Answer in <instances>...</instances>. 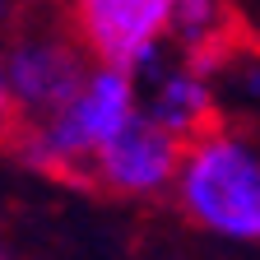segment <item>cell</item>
Wrapping results in <instances>:
<instances>
[{"label": "cell", "instance_id": "9", "mask_svg": "<svg viewBox=\"0 0 260 260\" xmlns=\"http://www.w3.org/2000/svg\"><path fill=\"white\" fill-rule=\"evenodd\" d=\"M14 14H19V0H0V32L14 23Z\"/></svg>", "mask_w": 260, "mask_h": 260}, {"label": "cell", "instance_id": "4", "mask_svg": "<svg viewBox=\"0 0 260 260\" xmlns=\"http://www.w3.org/2000/svg\"><path fill=\"white\" fill-rule=\"evenodd\" d=\"M88 70L93 60L84 56V47L60 42V38H23L5 56V75H10L19 107L23 116H38V121H51L70 103L79 84L88 79Z\"/></svg>", "mask_w": 260, "mask_h": 260}, {"label": "cell", "instance_id": "1", "mask_svg": "<svg viewBox=\"0 0 260 260\" xmlns=\"http://www.w3.org/2000/svg\"><path fill=\"white\" fill-rule=\"evenodd\" d=\"M140 112H144L140 107V79L125 70H112V65H93L70 103L19 140L23 144L19 153L38 172L79 177L93 168V158L116 135H125L140 121Z\"/></svg>", "mask_w": 260, "mask_h": 260}, {"label": "cell", "instance_id": "7", "mask_svg": "<svg viewBox=\"0 0 260 260\" xmlns=\"http://www.w3.org/2000/svg\"><path fill=\"white\" fill-rule=\"evenodd\" d=\"M172 38H181L186 51L218 47V38H223V0H177Z\"/></svg>", "mask_w": 260, "mask_h": 260}, {"label": "cell", "instance_id": "3", "mask_svg": "<svg viewBox=\"0 0 260 260\" xmlns=\"http://www.w3.org/2000/svg\"><path fill=\"white\" fill-rule=\"evenodd\" d=\"M75 38L93 65L153 70L177 28V0H70Z\"/></svg>", "mask_w": 260, "mask_h": 260}, {"label": "cell", "instance_id": "8", "mask_svg": "<svg viewBox=\"0 0 260 260\" xmlns=\"http://www.w3.org/2000/svg\"><path fill=\"white\" fill-rule=\"evenodd\" d=\"M19 140H23V107L10 88L5 60H0V144H19Z\"/></svg>", "mask_w": 260, "mask_h": 260}, {"label": "cell", "instance_id": "2", "mask_svg": "<svg viewBox=\"0 0 260 260\" xmlns=\"http://www.w3.org/2000/svg\"><path fill=\"white\" fill-rule=\"evenodd\" d=\"M177 200L205 233L260 242V153L228 130H209L186 144Z\"/></svg>", "mask_w": 260, "mask_h": 260}, {"label": "cell", "instance_id": "5", "mask_svg": "<svg viewBox=\"0 0 260 260\" xmlns=\"http://www.w3.org/2000/svg\"><path fill=\"white\" fill-rule=\"evenodd\" d=\"M181 158H186V144L172 140L168 130H158L140 112V121L130 125L125 135H116L93 158L88 177L103 190H112V195H158L162 186H177Z\"/></svg>", "mask_w": 260, "mask_h": 260}, {"label": "cell", "instance_id": "6", "mask_svg": "<svg viewBox=\"0 0 260 260\" xmlns=\"http://www.w3.org/2000/svg\"><path fill=\"white\" fill-rule=\"evenodd\" d=\"M144 116L168 130L172 140L181 144H195L200 135L218 130L214 121V88L205 79V70H195V65H177V70H162L144 98Z\"/></svg>", "mask_w": 260, "mask_h": 260}]
</instances>
